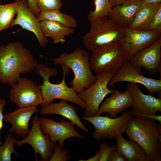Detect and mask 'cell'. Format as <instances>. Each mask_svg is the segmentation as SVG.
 I'll return each instance as SVG.
<instances>
[{
  "label": "cell",
  "mask_w": 161,
  "mask_h": 161,
  "mask_svg": "<svg viewBox=\"0 0 161 161\" xmlns=\"http://www.w3.org/2000/svg\"><path fill=\"white\" fill-rule=\"evenodd\" d=\"M101 156V150H99L93 157L90 158L87 160H80V161H100Z\"/></svg>",
  "instance_id": "e575fe53"
},
{
  "label": "cell",
  "mask_w": 161,
  "mask_h": 161,
  "mask_svg": "<svg viewBox=\"0 0 161 161\" xmlns=\"http://www.w3.org/2000/svg\"><path fill=\"white\" fill-rule=\"evenodd\" d=\"M53 151L49 161H66L71 157V156H67L69 151V150L62 149L56 143L55 144Z\"/></svg>",
  "instance_id": "f546056e"
},
{
  "label": "cell",
  "mask_w": 161,
  "mask_h": 161,
  "mask_svg": "<svg viewBox=\"0 0 161 161\" xmlns=\"http://www.w3.org/2000/svg\"><path fill=\"white\" fill-rule=\"evenodd\" d=\"M141 67L135 65L130 60H126L120 69L114 73L108 82V86L114 88L115 84L118 82H128L142 84L152 96L161 92V79L144 76Z\"/></svg>",
  "instance_id": "9c48e42d"
},
{
  "label": "cell",
  "mask_w": 161,
  "mask_h": 161,
  "mask_svg": "<svg viewBox=\"0 0 161 161\" xmlns=\"http://www.w3.org/2000/svg\"><path fill=\"white\" fill-rule=\"evenodd\" d=\"M161 36L135 54L130 60L135 65L143 67L154 75L161 69Z\"/></svg>",
  "instance_id": "2e32d148"
},
{
  "label": "cell",
  "mask_w": 161,
  "mask_h": 161,
  "mask_svg": "<svg viewBox=\"0 0 161 161\" xmlns=\"http://www.w3.org/2000/svg\"><path fill=\"white\" fill-rule=\"evenodd\" d=\"M1 4V1H0V5Z\"/></svg>",
  "instance_id": "74e56055"
},
{
  "label": "cell",
  "mask_w": 161,
  "mask_h": 161,
  "mask_svg": "<svg viewBox=\"0 0 161 161\" xmlns=\"http://www.w3.org/2000/svg\"><path fill=\"white\" fill-rule=\"evenodd\" d=\"M6 101L4 99L0 98V132L3 126V116L2 114V110L6 104ZM1 142L0 140V146L1 145Z\"/></svg>",
  "instance_id": "836d02e7"
},
{
  "label": "cell",
  "mask_w": 161,
  "mask_h": 161,
  "mask_svg": "<svg viewBox=\"0 0 161 161\" xmlns=\"http://www.w3.org/2000/svg\"><path fill=\"white\" fill-rule=\"evenodd\" d=\"M38 20L41 21L48 20L60 23L71 28H76L77 20L71 15L61 13L60 9L49 10L41 11Z\"/></svg>",
  "instance_id": "cb8c5ba5"
},
{
  "label": "cell",
  "mask_w": 161,
  "mask_h": 161,
  "mask_svg": "<svg viewBox=\"0 0 161 161\" xmlns=\"http://www.w3.org/2000/svg\"><path fill=\"white\" fill-rule=\"evenodd\" d=\"M12 86L9 92L10 100L18 108L37 106L43 102L41 90L31 79L23 77Z\"/></svg>",
  "instance_id": "8fae6325"
},
{
  "label": "cell",
  "mask_w": 161,
  "mask_h": 161,
  "mask_svg": "<svg viewBox=\"0 0 161 161\" xmlns=\"http://www.w3.org/2000/svg\"><path fill=\"white\" fill-rule=\"evenodd\" d=\"M143 30L161 33V7Z\"/></svg>",
  "instance_id": "f1b7e54d"
},
{
  "label": "cell",
  "mask_w": 161,
  "mask_h": 161,
  "mask_svg": "<svg viewBox=\"0 0 161 161\" xmlns=\"http://www.w3.org/2000/svg\"><path fill=\"white\" fill-rule=\"evenodd\" d=\"M27 1L29 9L37 18H38L41 11L37 7L35 0H27Z\"/></svg>",
  "instance_id": "1f68e13d"
},
{
  "label": "cell",
  "mask_w": 161,
  "mask_h": 161,
  "mask_svg": "<svg viewBox=\"0 0 161 161\" xmlns=\"http://www.w3.org/2000/svg\"><path fill=\"white\" fill-rule=\"evenodd\" d=\"M133 102L132 109L130 112L131 115H157V112H161V99L153 96L143 94L137 83H127Z\"/></svg>",
  "instance_id": "9a60e30c"
},
{
  "label": "cell",
  "mask_w": 161,
  "mask_h": 161,
  "mask_svg": "<svg viewBox=\"0 0 161 161\" xmlns=\"http://www.w3.org/2000/svg\"><path fill=\"white\" fill-rule=\"evenodd\" d=\"M114 72L96 73L97 80L92 85L78 93L80 98L86 103L84 115L86 117L96 115L100 105L108 94L115 92L108 88V83Z\"/></svg>",
  "instance_id": "52a82bcc"
},
{
  "label": "cell",
  "mask_w": 161,
  "mask_h": 161,
  "mask_svg": "<svg viewBox=\"0 0 161 161\" xmlns=\"http://www.w3.org/2000/svg\"><path fill=\"white\" fill-rule=\"evenodd\" d=\"M15 1L18 6L17 16L9 27L19 25L23 29L33 32L36 35L39 45L44 47L49 44V41L42 30L40 22L29 9L26 0H15Z\"/></svg>",
  "instance_id": "5bb4252c"
},
{
  "label": "cell",
  "mask_w": 161,
  "mask_h": 161,
  "mask_svg": "<svg viewBox=\"0 0 161 161\" xmlns=\"http://www.w3.org/2000/svg\"><path fill=\"white\" fill-rule=\"evenodd\" d=\"M142 0H126L121 4L112 8L109 18L120 26L129 27L132 22Z\"/></svg>",
  "instance_id": "d6986e66"
},
{
  "label": "cell",
  "mask_w": 161,
  "mask_h": 161,
  "mask_svg": "<svg viewBox=\"0 0 161 161\" xmlns=\"http://www.w3.org/2000/svg\"><path fill=\"white\" fill-rule=\"evenodd\" d=\"M32 127L29 134L22 140H16L14 145L20 146L24 144H30L33 148L37 160V154L41 158L40 161H49L51 157L56 143L52 142L48 135L42 131L39 122V118L35 115L32 118Z\"/></svg>",
  "instance_id": "30bf717a"
},
{
  "label": "cell",
  "mask_w": 161,
  "mask_h": 161,
  "mask_svg": "<svg viewBox=\"0 0 161 161\" xmlns=\"http://www.w3.org/2000/svg\"><path fill=\"white\" fill-rule=\"evenodd\" d=\"M61 65L63 72V79L60 83L57 84L51 83L49 80L51 76L58 75L56 69L49 68L42 64H37L36 66L35 69L36 73L44 80L43 84L38 85L43 98V102L41 106L42 107L45 106L54 100L59 99L74 103L85 109V102L80 98L77 92L72 87H68L65 82L66 75L70 69L64 65Z\"/></svg>",
  "instance_id": "3957f363"
},
{
  "label": "cell",
  "mask_w": 161,
  "mask_h": 161,
  "mask_svg": "<svg viewBox=\"0 0 161 161\" xmlns=\"http://www.w3.org/2000/svg\"><path fill=\"white\" fill-rule=\"evenodd\" d=\"M89 22V30L82 39L85 47L92 52L106 45L119 42L124 34V28L114 22L108 17Z\"/></svg>",
  "instance_id": "5b68a950"
},
{
  "label": "cell",
  "mask_w": 161,
  "mask_h": 161,
  "mask_svg": "<svg viewBox=\"0 0 161 161\" xmlns=\"http://www.w3.org/2000/svg\"><path fill=\"white\" fill-rule=\"evenodd\" d=\"M41 11L49 10L60 9L63 6L62 0H35Z\"/></svg>",
  "instance_id": "83f0119b"
},
{
  "label": "cell",
  "mask_w": 161,
  "mask_h": 161,
  "mask_svg": "<svg viewBox=\"0 0 161 161\" xmlns=\"http://www.w3.org/2000/svg\"><path fill=\"white\" fill-rule=\"evenodd\" d=\"M161 3V0H142L141 4H158Z\"/></svg>",
  "instance_id": "d590c367"
},
{
  "label": "cell",
  "mask_w": 161,
  "mask_h": 161,
  "mask_svg": "<svg viewBox=\"0 0 161 161\" xmlns=\"http://www.w3.org/2000/svg\"><path fill=\"white\" fill-rule=\"evenodd\" d=\"M126 60L119 42L103 46L92 52L89 58L91 69L96 73L115 72Z\"/></svg>",
  "instance_id": "8992f818"
},
{
  "label": "cell",
  "mask_w": 161,
  "mask_h": 161,
  "mask_svg": "<svg viewBox=\"0 0 161 161\" xmlns=\"http://www.w3.org/2000/svg\"><path fill=\"white\" fill-rule=\"evenodd\" d=\"M41 28L45 35L50 37L54 44H64L65 36L74 33L75 30L63 24L54 21L45 20L40 22Z\"/></svg>",
  "instance_id": "7402d4cb"
},
{
  "label": "cell",
  "mask_w": 161,
  "mask_h": 161,
  "mask_svg": "<svg viewBox=\"0 0 161 161\" xmlns=\"http://www.w3.org/2000/svg\"><path fill=\"white\" fill-rule=\"evenodd\" d=\"M108 161H128L127 159L116 150L114 151L109 156Z\"/></svg>",
  "instance_id": "d6a6232c"
},
{
  "label": "cell",
  "mask_w": 161,
  "mask_h": 161,
  "mask_svg": "<svg viewBox=\"0 0 161 161\" xmlns=\"http://www.w3.org/2000/svg\"><path fill=\"white\" fill-rule=\"evenodd\" d=\"M37 64L31 51L19 41L0 45V82L11 86L16 84L20 75L30 73Z\"/></svg>",
  "instance_id": "6da1fadb"
},
{
  "label": "cell",
  "mask_w": 161,
  "mask_h": 161,
  "mask_svg": "<svg viewBox=\"0 0 161 161\" xmlns=\"http://www.w3.org/2000/svg\"><path fill=\"white\" fill-rule=\"evenodd\" d=\"M131 115L129 111L126 110L120 117L114 118L99 115L85 116L82 118L94 126L95 129L92 137L99 140L101 138L113 140L117 134L125 133L128 120Z\"/></svg>",
  "instance_id": "ba28073f"
},
{
  "label": "cell",
  "mask_w": 161,
  "mask_h": 161,
  "mask_svg": "<svg viewBox=\"0 0 161 161\" xmlns=\"http://www.w3.org/2000/svg\"><path fill=\"white\" fill-rule=\"evenodd\" d=\"M39 112L44 115L56 114L61 115L74 123L84 132L88 133L89 132L78 116L75 107L68 104L66 101L62 100L57 103L51 102L47 106L42 107Z\"/></svg>",
  "instance_id": "ffe728a7"
},
{
  "label": "cell",
  "mask_w": 161,
  "mask_h": 161,
  "mask_svg": "<svg viewBox=\"0 0 161 161\" xmlns=\"http://www.w3.org/2000/svg\"><path fill=\"white\" fill-rule=\"evenodd\" d=\"M37 106L18 108L15 111L3 116V121L12 124L10 133H14L18 137L25 138L29 133V123L32 115L39 112Z\"/></svg>",
  "instance_id": "e0dca14e"
},
{
  "label": "cell",
  "mask_w": 161,
  "mask_h": 161,
  "mask_svg": "<svg viewBox=\"0 0 161 161\" xmlns=\"http://www.w3.org/2000/svg\"><path fill=\"white\" fill-rule=\"evenodd\" d=\"M94 10H90L87 14L89 21L97 18L109 16L112 9L109 0H94Z\"/></svg>",
  "instance_id": "484cf974"
},
{
  "label": "cell",
  "mask_w": 161,
  "mask_h": 161,
  "mask_svg": "<svg viewBox=\"0 0 161 161\" xmlns=\"http://www.w3.org/2000/svg\"><path fill=\"white\" fill-rule=\"evenodd\" d=\"M160 36L161 33L124 28L123 35L119 42L125 55L130 60L135 54L150 44Z\"/></svg>",
  "instance_id": "7c38bea8"
},
{
  "label": "cell",
  "mask_w": 161,
  "mask_h": 161,
  "mask_svg": "<svg viewBox=\"0 0 161 161\" xmlns=\"http://www.w3.org/2000/svg\"><path fill=\"white\" fill-rule=\"evenodd\" d=\"M89 58L87 51L78 48L70 53H62L52 60L55 65H64L72 69L74 77L70 84L78 93L92 85L97 80L96 76L91 72Z\"/></svg>",
  "instance_id": "277c9868"
},
{
  "label": "cell",
  "mask_w": 161,
  "mask_h": 161,
  "mask_svg": "<svg viewBox=\"0 0 161 161\" xmlns=\"http://www.w3.org/2000/svg\"><path fill=\"white\" fill-rule=\"evenodd\" d=\"M132 98L129 89L128 88L123 92L117 90L102 103L96 115L107 113L110 117L116 118L125 109L132 107Z\"/></svg>",
  "instance_id": "ac0fdd59"
},
{
  "label": "cell",
  "mask_w": 161,
  "mask_h": 161,
  "mask_svg": "<svg viewBox=\"0 0 161 161\" xmlns=\"http://www.w3.org/2000/svg\"><path fill=\"white\" fill-rule=\"evenodd\" d=\"M16 140L15 137L10 133L5 137L4 143L0 146V161H11V154H14L17 157L18 154L14 147V143Z\"/></svg>",
  "instance_id": "4316f807"
},
{
  "label": "cell",
  "mask_w": 161,
  "mask_h": 161,
  "mask_svg": "<svg viewBox=\"0 0 161 161\" xmlns=\"http://www.w3.org/2000/svg\"><path fill=\"white\" fill-rule=\"evenodd\" d=\"M125 133L143 148L150 161H161V126L155 120L132 115Z\"/></svg>",
  "instance_id": "7a4b0ae2"
},
{
  "label": "cell",
  "mask_w": 161,
  "mask_h": 161,
  "mask_svg": "<svg viewBox=\"0 0 161 161\" xmlns=\"http://www.w3.org/2000/svg\"><path fill=\"white\" fill-rule=\"evenodd\" d=\"M160 7L161 3L141 4L132 22L129 27L133 29L143 30L149 24Z\"/></svg>",
  "instance_id": "603a6c76"
},
{
  "label": "cell",
  "mask_w": 161,
  "mask_h": 161,
  "mask_svg": "<svg viewBox=\"0 0 161 161\" xmlns=\"http://www.w3.org/2000/svg\"><path fill=\"white\" fill-rule=\"evenodd\" d=\"M101 150V156L100 161H108L110 154L114 150H116L115 146H109L107 142L101 143L99 145Z\"/></svg>",
  "instance_id": "4dcf8cb0"
},
{
  "label": "cell",
  "mask_w": 161,
  "mask_h": 161,
  "mask_svg": "<svg viewBox=\"0 0 161 161\" xmlns=\"http://www.w3.org/2000/svg\"><path fill=\"white\" fill-rule=\"evenodd\" d=\"M39 122L42 132L48 134L52 142H58L63 150L64 149V142L66 139L72 137L85 138L75 129V124L71 121L62 120L58 122L41 117L39 118Z\"/></svg>",
  "instance_id": "4fadbf2b"
},
{
  "label": "cell",
  "mask_w": 161,
  "mask_h": 161,
  "mask_svg": "<svg viewBox=\"0 0 161 161\" xmlns=\"http://www.w3.org/2000/svg\"><path fill=\"white\" fill-rule=\"evenodd\" d=\"M126 0H109L112 8L120 5L124 3Z\"/></svg>",
  "instance_id": "8d00e7d4"
},
{
  "label": "cell",
  "mask_w": 161,
  "mask_h": 161,
  "mask_svg": "<svg viewBox=\"0 0 161 161\" xmlns=\"http://www.w3.org/2000/svg\"><path fill=\"white\" fill-rule=\"evenodd\" d=\"M18 7L17 4L15 1L0 5V31L10 27L17 13Z\"/></svg>",
  "instance_id": "d4e9b609"
},
{
  "label": "cell",
  "mask_w": 161,
  "mask_h": 161,
  "mask_svg": "<svg viewBox=\"0 0 161 161\" xmlns=\"http://www.w3.org/2000/svg\"><path fill=\"white\" fill-rule=\"evenodd\" d=\"M117 146L116 150L128 161H150L144 150L137 143L125 139L122 134L115 137Z\"/></svg>",
  "instance_id": "44dd1931"
}]
</instances>
